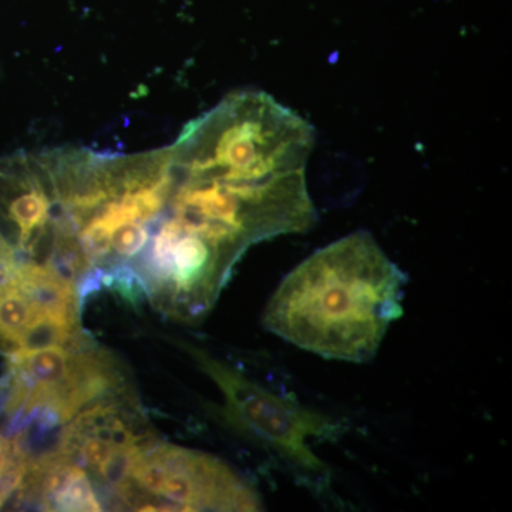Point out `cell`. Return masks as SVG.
<instances>
[{
    "mask_svg": "<svg viewBox=\"0 0 512 512\" xmlns=\"http://www.w3.org/2000/svg\"><path fill=\"white\" fill-rule=\"evenodd\" d=\"M313 127L262 92L225 97L170 146L163 211L138 274L175 312L211 311L252 245L313 227Z\"/></svg>",
    "mask_w": 512,
    "mask_h": 512,
    "instance_id": "1",
    "label": "cell"
},
{
    "mask_svg": "<svg viewBox=\"0 0 512 512\" xmlns=\"http://www.w3.org/2000/svg\"><path fill=\"white\" fill-rule=\"evenodd\" d=\"M2 507H3V501L0 500V508H2Z\"/></svg>",
    "mask_w": 512,
    "mask_h": 512,
    "instance_id": "9",
    "label": "cell"
},
{
    "mask_svg": "<svg viewBox=\"0 0 512 512\" xmlns=\"http://www.w3.org/2000/svg\"><path fill=\"white\" fill-rule=\"evenodd\" d=\"M3 413L12 426L53 429L90 404L116 396L123 376L114 357L92 339L9 357Z\"/></svg>",
    "mask_w": 512,
    "mask_h": 512,
    "instance_id": "3",
    "label": "cell"
},
{
    "mask_svg": "<svg viewBox=\"0 0 512 512\" xmlns=\"http://www.w3.org/2000/svg\"><path fill=\"white\" fill-rule=\"evenodd\" d=\"M119 503L137 511H256L258 497L218 458L154 439L131 460Z\"/></svg>",
    "mask_w": 512,
    "mask_h": 512,
    "instance_id": "5",
    "label": "cell"
},
{
    "mask_svg": "<svg viewBox=\"0 0 512 512\" xmlns=\"http://www.w3.org/2000/svg\"><path fill=\"white\" fill-rule=\"evenodd\" d=\"M192 355L221 390L222 416L231 427L268 448L302 480L319 484L328 478V468L313 453L311 440L338 439V421L302 406L292 396L265 389L201 350H192Z\"/></svg>",
    "mask_w": 512,
    "mask_h": 512,
    "instance_id": "4",
    "label": "cell"
},
{
    "mask_svg": "<svg viewBox=\"0 0 512 512\" xmlns=\"http://www.w3.org/2000/svg\"><path fill=\"white\" fill-rule=\"evenodd\" d=\"M79 285L49 262L25 259L0 285V355L69 346L89 338L80 323Z\"/></svg>",
    "mask_w": 512,
    "mask_h": 512,
    "instance_id": "6",
    "label": "cell"
},
{
    "mask_svg": "<svg viewBox=\"0 0 512 512\" xmlns=\"http://www.w3.org/2000/svg\"><path fill=\"white\" fill-rule=\"evenodd\" d=\"M406 276L365 231L332 242L285 276L265 309L269 332L320 357L372 359L403 316Z\"/></svg>",
    "mask_w": 512,
    "mask_h": 512,
    "instance_id": "2",
    "label": "cell"
},
{
    "mask_svg": "<svg viewBox=\"0 0 512 512\" xmlns=\"http://www.w3.org/2000/svg\"><path fill=\"white\" fill-rule=\"evenodd\" d=\"M114 396L90 404L60 431L55 448L90 471L119 498L131 460L151 439L140 417L128 413Z\"/></svg>",
    "mask_w": 512,
    "mask_h": 512,
    "instance_id": "7",
    "label": "cell"
},
{
    "mask_svg": "<svg viewBox=\"0 0 512 512\" xmlns=\"http://www.w3.org/2000/svg\"><path fill=\"white\" fill-rule=\"evenodd\" d=\"M20 500L42 511H103L89 473L59 451L30 460L19 485Z\"/></svg>",
    "mask_w": 512,
    "mask_h": 512,
    "instance_id": "8",
    "label": "cell"
}]
</instances>
